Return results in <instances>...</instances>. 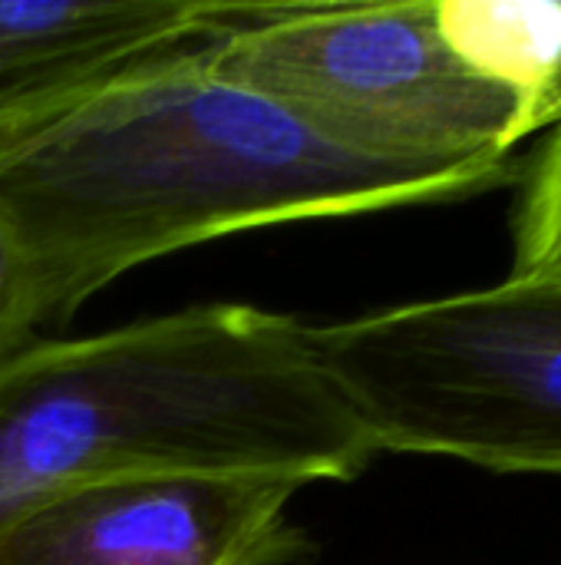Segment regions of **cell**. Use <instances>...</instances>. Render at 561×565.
Wrapping results in <instances>:
<instances>
[{"label":"cell","mask_w":561,"mask_h":565,"mask_svg":"<svg viewBox=\"0 0 561 565\" xmlns=\"http://www.w3.org/2000/svg\"><path fill=\"white\" fill-rule=\"evenodd\" d=\"M40 328H46V318L36 278L0 218V358L36 341Z\"/></svg>","instance_id":"obj_9"},{"label":"cell","mask_w":561,"mask_h":565,"mask_svg":"<svg viewBox=\"0 0 561 565\" xmlns=\"http://www.w3.org/2000/svg\"><path fill=\"white\" fill-rule=\"evenodd\" d=\"M205 60L350 149L463 169H509L516 99L443 40L436 0L245 3L198 40Z\"/></svg>","instance_id":"obj_4"},{"label":"cell","mask_w":561,"mask_h":565,"mask_svg":"<svg viewBox=\"0 0 561 565\" xmlns=\"http://www.w3.org/2000/svg\"><path fill=\"white\" fill-rule=\"evenodd\" d=\"M513 275H561V126L552 129L526 179Z\"/></svg>","instance_id":"obj_8"},{"label":"cell","mask_w":561,"mask_h":565,"mask_svg":"<svg viewBox=\"0 0 561 565\" xmlns=\"http://www.w3.org/2000/svg\"><path fill=\"white\" fill-rule=\"evenodd\" d=\"M450 50L519 109L522 139L561 126V0H436Z\"/></svg>","instance_id":"obj_7"},{"label":"cell","mask_w":561,"mask_h":565,"mask_svg":"<svg viewBox=\"0 0 561 565\" xmlns=\"http://www.w3.org/2000/svg\"><path fill=\"white\" fill-rule=\"evenodd\" d=\"M241 7L222 0H0V106L132 56L198 43Z\"/></svg>","instance_id":"obj_6"},{"label":"cell","mask_w":561,"mask_h":565,"mask_svg":"<svg viewBox=\"0 0 561 565\" xmlns=\"http://www.w3.org/2000/svg\"><path fill=\"white\" fill-rule=\"evenodd\" d=\"M377 454L561 473V275L311 328Z\"/></svg>","instance_id":"obj_3"},{"label":"cell","mask_w":561,"mask_h":565,"mask_svg":"<svg viewBox=\"0 0 561 565\" xmlns=\"http://www.w3.org/2000/svg\"><path fill=\"white\" fill-rule=\"evenodd\" d=\"M374 440L327 381L311 324L195 305L0 358V520L73 483L248 473L350 483Z\"/></svg>","instance_id":"obj_2"},{"label":"cell","mask_w":561,"mask_h":565,"mask_svg":"<svg viewBox=\"0 0 561 565\" xmlns=\"http://www.w3.org/2000/svg\"><path fill=\"white\" fill-rule=\"evenodd\" d=\"M506 175L334 142L218 73L198 43L0 106V218L56 328L119 275L179 248L278 222L456 199Z\"/></svg>","instance_id":"obj_1"},{"label":"cell","mask_w":561,"mask_h":565,"mask_svg":"<svg viewBox=\"0 0 561 565\" xmlns=\"http://www.w3.org/2000/svg\"><path fill=\"white\" fill-rule=\"evenodd\" d=\"M298 483L248 473H132L46 490L0 520V565H294Z\"/></svg>","instance_id":"obj_5"}]
</instances>
